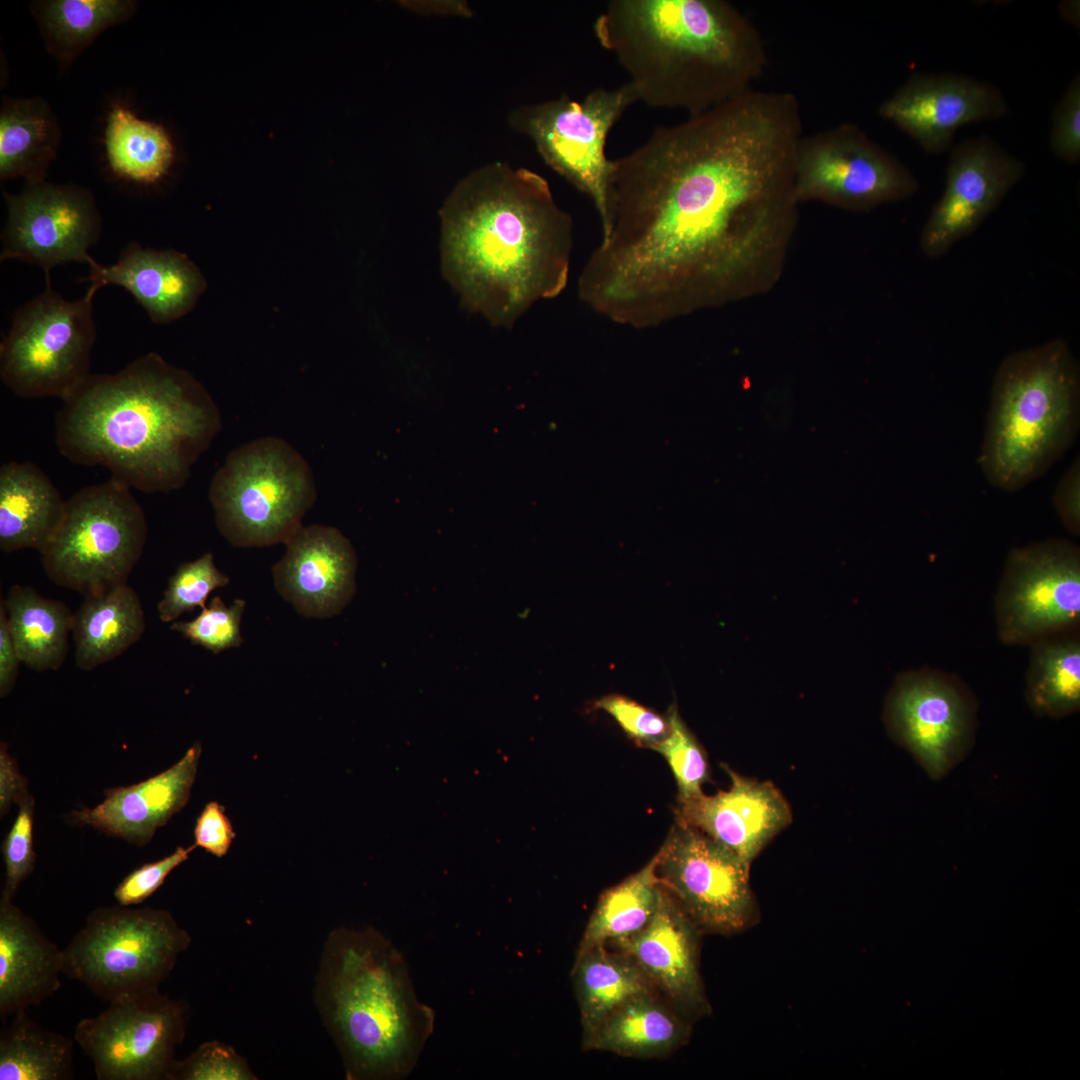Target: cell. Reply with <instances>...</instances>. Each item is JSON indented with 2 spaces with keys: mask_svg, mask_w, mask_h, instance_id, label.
<instances>
[{
  "mask_svg": "<svg viewBox=\"0 0 1080 1080\" xmlns=\"http://www.w3.org/2000/svg\"><path fill=\"white\" fill-rule=\"evenodd\" d=\"M994 617L997 637L1008 646L1079 629V546L1048 538L1012 548L995 593Z\"/></svg>",
  "mask_w": 1080,
  "mask_h": 1080,
  "instance_id": "12",
  "label": "cell"
},
{
  "mask_svg": "<svg viewBox=\"0 0 1080 1080\" xmlns=\"http://www.w3.org/2000/svg\"><path fill=\"white\" fill-rule=\"evenodd\" d=\"M701 935L662 886L660 903L651 922L637 934L610 944L628 955L654 989L692 1021L711 1012L700 973Z\"/></svg>",
  "mask_w": 1080,
  "mask_h": 1080,
  "instance_id": "20",
  "label": "cell"
},
{
  "mask_svg": "<svg viewBox=\"0 0 1080 1080\" xmlns=\"http://www.w3.org/2000/svg\"><path fill=\"white\" fill-rule=\"evenodd\" d=\"M1007 113V101L998 87L950 72L914 73L878 107L880 117L933 155L951 148L960 127Z\"/></svg>",
  "mask_w": 1080,
  "mask_h": 1080,
  "instance_id": "19",
  "label": "cell"
},
{
  "mask_svg": "<svg viewBox=\"0 0 1080 1080\" xmlns=\"http://www.w3.org/2000/svg\"><path fill=\"white\" fill-rule=\"evenodd\" d=\"M2 601L21 662L38 672L58 670L66 660L73 630L69 607L21 585L11 586Z\"/></svg>",
  "mask_w": 1080,
  "mask_h": 1080,
  "instance_id": "30",
  "label": "cell"
},
{
  "mask_svg": "<svg viewBox=\"0 0 1080 1080\" xmlns=\"http://www.w3.org/2000/svg\"><path fill=\"white\" fill-rule=\"evenodd\" d=\"M87 292L94 295L104 286L128 291L155 324H166L189 313L205 292L207 282L197 265L184 253L157 250L131 242L114 264L89 262Z\"/></svg>",
  "mask_w": 1080,
  "mask_h": 1080,
  "instance_id": "23",
  "label": "cell"
},
{
  "mask_svg": "<svg viewBox=\"0 0 1080 1080\" xmlns=\"http://www.w3.org/2000/svg\"><path fill=\"white\" fill-rule=\"evenodd\" d=\"M593 31L638 101L689 115L749 91L766 64L756 28L723 0H611Z\"/></svg>",
  "mask_w": 1080,
  "mask_h": 1080,
  "instance_id": "4",
  "label": "cell"
},
{
  "mask_svg": "<svg viewBox=\"0 0 1080 1080\" xmlns=\"http://www.w3.org/2000/svg\"><path fill=\"white\" fill-rule=\"evenodd\" d=\"M439 217L442 273L492 325L512 327L567 286L572 219L538 173L485 164L455 185Z\"/></svg>",
  "mask_w": 1080,
  "mask_h": 1080,
  "instance_id": "2",
  "label": "cell"
},
{
  "mask_svg": "<svg viewBox=\"0 0 1080 1080\" xmlns=\"http://www.w3.org/2000/svg\"><path fill=\"white\" fill-rule=\"evenodd\" d=\"M656 875L703 933L731 936L759 919L750 864L677 819L656 853Z\"/></svg>",
  "mask_w": 1080,
  "mask_h": 1080,
  "instance_id": "14",
  "label": "cell"
},
{
  "mask_svg": "<svg viewBox=\"0 0 1080 1080\" xmlns=\"http://www.w3.org/2000/svg\"><path fill=\"white\" fill-rule=\"evenodd\" d=\"M1025 698L1039 717L1054 719L1080 708L1079 629L1041 638L1029 645Z\"/></svg>",
  "mask_w": 1080,
  "mask_h": 1080,
  "instance_id": "32",
  "label": "cell"
},
{
  "mask_svg": "<svg viewBox=\"0 0 1080 1080\" xmlns=\"http://www.w3.org/2000/svg\"><path fill=\"white\" fill-rule=\"evenodd\" d=\"M571 977L580 1012L582 1045L627 1000L656 991L628 955L608 949L607 944L576 952Z\"/></svg>",
  "mask_w": 1080,
  "mask_h": 1080,
  "instance_id": "29",
  "label": "cell"
},
{
  "mask_svg": "<svg viewBox=\"0 0 1080 1080\" xmlns=\"http://www.w3.org/2000/svg\"><path fill=\"white\" fill-rule=\"evenodd\" d=\"M60 128L41 98L5 99L0 112V178L44 181L57 154Z\"/></svg>",
  "mask_w": 1080,
  "mask_h": 1080,
  "instance_id": "31",
  "label": "cell"
},
{
  "mask_svg": "<svg viewBox=\"0 0 1080 1080\" xmlns=\"http://www.w3.org/2000/svg\"><path fill=\"white\" fill-rule=\"evenodd\" d=\"M245 605L244 600L235 599L227 606L221 597L215 596L196 618L174 622L170 629L192 644L218 654L242 644L240 625Z\"/></svg>",
  "mask_w": 1080,
  "mask_h": 1080,
  "instance_id": "39",
  "label": "cell"
},
{
  "mask_svg": "<svg viewBox=\"0 0 1080 1080\" xmlns=\"http://www.w3.org/2000/svg\"><path fill=\"white\" fill-rule=\"evenodd\" d=\"M94 295L67 300L51 282L16 309L0 344V378L26 399L69 398L89 377Z\"/></svg>",
  "mask_w": 1080,
  "mask_h": 1080,
  "instance_id": "10",
  "label": "cell"
},
{
  "mask_svg": "<svg viewBox=\"0 0 1080 1080\" xmlns=\"http://www.w3.org/2000/svg\"><path fill=\"white\" fill-rule=\"evenodd\" d=\"M690 1023L657 991L645 992L615 1009L582 1046L623 1057L665 1058L688 1041Z\"/></svg>",
  "mask_w": 1080,
  "mask_h": 1080,
  "instance_id": "26",
  "label": "cell"
},
{
  "mask_svg": "<svg viewBox=\"0 0 1080 1080\" xmlns=\"http://www.w3.org/2000/svg\"><path fill=\"white\" fill-rule=\"evenodd\" d=\"M1024 174V163L988 136L957 144L950 154L943 194L922 228V252L941 257L971 235Z\"/></svg>",
  "mask_w": 1080,
  "mask_h": 1080,
  "instance_id": "18",
  "label": "cell"
},
{
  "mask_svg": "<svg viewBox=\"0 0 1080 1080\" xmlns=\"http://www.w3.org/2000/svg\"><path fill=\"white\" fill-rule=\"evenodd\" d=\"M135 3L123 0H51L39 21L54 54L69 63L105 29L127 19Z\"/></svg>",
  "mask_w": 1080,
  "mask_h": 1080,
  "instance_id": "36",
  "label": "cell"
},
{
  "mask_svg": "<svg viewBox=\"0 0 1080 1080\" xmlns=\"http://www.w3.org/2000/svg\"><path fill=\"white\" fill-rule=\"evenodd\" d=\"M62 402L60 453L74 464L103 466L144 493L181 488L222 425L206 388L156 352L115 373H91Z\"/></svg>",
  "mask_w": 1080,
  "mask_h": 1080,
  "instance_id": "3",
  "label": "cell"
},
{
  "mask_svg": "<svg viewBox=\"0 0 1080 1080\" xmlns=\"http://www.w3.org/2000/svg\"><path fill=\"white\" fill-rule=\"evenodd\" d=\"M27 779L20 773L17 761L9 754L6 743L0 745V812L7 813L27 794Z\"/></svg>",
  "mask_w": 1080,
  "mask_h": 1080,
  "instance_id": "47",
  "label": "cell"
},
{
  "mask_svg": "<svg viewBox=\"0 0 1080 1080\" xmlns=\"http://www.w3.org/2000/svg\"><path fill=\"white\" fill-rule=\"evenodd\" d=\"M191 941L168 910L98 907L63 949L62 974L110 1001L158 988Z\"/></svg>",
  "mask_w": 1080,
  "mask_h": 1080,
  "instance_id": "9",
  "label": "cell"
},
{
  "mask_svg": "<svg viewBox=\"0 0 1080 1080\" xmlns=\"http://www.w3.org/2000/svg\"><path fill=\"white\" fill-rule=\"evenodd\" d=\"M7 220L1 233L0 260L39 266L50 271L62 264L93 259L89 250L101 234L94 197L85 188L44 181L26 182L18 194L4 192Z\"/></svg>",
  "mask_w": 1080,
  "mask_h": 1080,
  "instance_id": "17",
  "label": "cell"
},
{
  "mask_svg": "<svg viewBox=\"0 0 1080 1080\" xmlns=\"http://www.w3.org/2000/svg\"><path fill=\"white\" fill-rule=\"evenodd\" d=\"M1050 148L1069 165L1080 160V77L1069 82L1052 112Z\"/></svg>",
  "mask_w": 1080,
  "mask_h": 1080,
  "instance_id": "43",
  "label": "cell"
},
{
  "mask_svg": "<svg viewBox=\"0 0 1080 1080\" xmlns=\"http://www.w3.org/2000/svg\"><path fill=\"white\" fill-rule=\"evenodd\" d=\"M148 525L130 488L110 478L81 488L65 501L63 517L40 552L57 586L97 595L127 583L140 560Z\"/></svg>",
  "mask_w": 1080,
  "mask_h": 1080,
  "instance_id": "8",
  "label": "cell"
},
{
  "mask_svg": "<svg viewBox=\"0 0 1080 1080\" xmlns=\"http://www.w3.org/2000/svg\"><path fill=\"white\" fill-rule=\"evenodd\" d=\"M314 1002L348 1080H398L415 1068L435 1012L416 996L397 947L373 927H339L324 941Z\"/></svg>",
  "mask_w": 1080,
  "mask_h": 1080,
  "instance_id": "5",
  "label": "cell"
},
{
  "mask_svg": "<svg viewBox=\"0 0 1080 1080\" xmlns=\"http://www.w3.org/2000/svg\"><path fill=\"white\" fill-rule=\"evenodd\" d=\"M65 501L50 478L32 462L0 467V549L41 552L55 533Z\"/></svg>",
  "mask_w": 1080,
  "mask_h": 1080,
  "instance_id": "27",
  "label": "cell"
},
{
  "mask_svg": "<svg viewBox=\"0 0 1080 1080\" xmlns=\"http://www.w3.org/2000/svg\"><path fill=\"white\" fill-rule=\"evenodd\" d=\"M0 1034V1080L73 1078V1040L42 1027L21 1010Z\"/></svg>",
  "mask_w": 1080,
  "mask_h": 1080,
  "instance_id": "34",
  "label": "cell"
},
{
  "mask_svg": "<svg viewBox=\"0 0 1080 1080\" xmlns=\"http://www.w3.org/2000/svg\"><path fill=\"white\" fill-rule=\"evenodd\" d=\"M201 752V744L195 743L165 771L137 784L106 789L101 803L73 810L68 822L145 846L187 804Z\"/></svg>",
  "mask_w": 1080,
  "mask_h": 1080,
  "instance_id": "24",
  "label": "cell"
},
{
  "mask_svg": "<svg viewBox=\"0 0 1080 1080\" xmlns=\"http://www.w3.org/2000/svg\"><path fill=\"white\" fill-rule=\"evenodd\" d=\"M1053 507L1067 531L1080 535V463L1077 457L1058 481L1052 496Z\"/></svg>",
  "mask_w": 1080,
  "mask_h": 1080,
  "instance_id": "46",
  "label": "cell"
},
{
  "mask_svg": "<svg viewBox=\"0 0 1080 1080\" xmlns=\"http://www.w3.org/2000/svg\"><path fill=\"white\" fill-rule=\"evenodd\" d=\"M977 701L956 675L928 666L899 674L885 722L931 779L945 777L973 745Z\"/></svg>",
  "mask_w": 1080,
  "mask_h": 1080,
  "instance_id": "16",
  "label": "cell"
},
{
  "mask_svg": "<svg viewBox=\"0 0 1080 1080\" xmlns=\"http://www.w3.org/2000/svg\"><path fill=\"white\" fill-rule=\"evenodd\" d=\"M195 846H179L168 856L146 863L129 873L115 888L114 897L119 905L134 906L154 894L168 875L185 862Z\"/></svg>",
  "mask_w": 1080,
  "mask_h": 1080,
  "instance_id": "44",
  "label": "cell"
},
{
  "mask_svg": "<svg viewBox=\"0 0 1080 1080\" xmlns=\"http://www.w3.org/2000/svg\"><path fill=\"white\" fill-rule=\"evenodd\" d=\"M229 581V577L216 567L212 553L182 563L169 578L157 604L159 619L164 623L172 622L183 613L206 607L210 593Z\"/></svg>",
  "mask_w": 1080,
  "mask_h": 1080,
  "instance_id": "37",
  "label": "cell"
},
{
  "mask_svg": "<svg viewBox=\"0 0 1080 1080\" xmlns=\"http://www.w3.org/2000/svg\"><path fill=\"white\" fill-rule=\"evenodd\" d=\"M666 717L669 732L650 749L666 759L678 786L679 802H685L703 793L701 787L709 777L708 762L703 749L682 721L675 705L669 708Z\"/></svg>",
  "mask_w": 1080,
  "mask_h": 1080,
  "instance_id": "38",
  "label": "cell"
},
{
  "mask_svg": "<svg viewBox=\"0 0 1080 1080\" xmlns=\"http://www.w3.org/2000/svg\"><path fill=\"white\" fill-rule=\"evenodd\" d=\"M187 1015L185 1004L159 988L128 993L110 1000L99 1015L81 1019L74 1040L99 1080H169Z\"/></svg>",
  "mask_w": 1080,
  "mask_h": 1080,
  "instance_id": "13",
  "label": "cell"
},
{
  "mask_svg": "<svg viewBox=\"0 0 1080 1080\" xmlns=\"http://www.w3.org/2000/svg\"><path fill=\"white\" fill-rule=\"evenodd\" d=\"M912 172L855 124L802 136L795 156L796 199L817 198L853 209L911 197Z\"/></svg>",
  "mask_w": 1080,
  "mask_h": 1080,
  "instance_id": "15",
  "label": "cell"
},
{
  "mask_svg": "<svg viewBox=\"0 0 1080 1080\" xmlns=\"http://www.w3.org/2000/svg\"><path fill=\"white\" fill-rule=\"evenodd\" d=\"M234 837L223 806L216 801L209 802L196 820L193 845L221 858L227 854Z\"/></svg>",
  "mask_w": 1080,
  "mask_h": 1080,
  "instance_id": "45",
  "label": "cell"
},
{
  "mask_svg": "<svg viewBox=\"0 0 1080 1080\" xmlns=\"http://www.w3.org/2000/svg\"><path fill=\"white\" fill-rule=\"evenodd\" d=\"M637 100L628 82L597 88L577 100L559 98L521 105L508 115L509 126L527 136L540 157L593 203L601 230L608 223L611 160L605 153L612 127Z\"/></svg>",
  "mask_w": 1080,
  "mask_h": 1080,
  "instance_id": "11",
  "label": "cell"
},
{
  "mask_svg": "<svg viewBox=\"0 0 1080 1080\" xmlns=\"http://www.w3.org/2000/svg\"><path fill=\"white\" fill-rule=\"evenodd\" d=\"M63 949L13 900L0 899V1015L39 1005L61 987Z\"/></svg>",
  "mask_w": 1080,
  "mask_h": 1080,
  "instance_id": "25",
  "label": "cell"
},
{
  "mask_svg": "<svg viewBox=\"0 0 1080 1080\" xmlns=\"http://www.w3.org/2000/svg\"><path fill=\"white\" fill-rule=\"evenodd\" d=\"M728 790L679 802L678 818L747 863L792 821L788 802L772 782L750 779L725 767Z\"/></svg>",
  "mask_w": 1080,
  "mask_h": 1080,
  "instance_id": "22",
  "label": "cell"
},
{
  "mask_svg": "<svg viewBox=\"0 0 1080 1080\" xmlns=\"http://www.w3.org/2000/svg\"><path fill=\"white\" fill-rule=\"evenodd\" d=\"M796 97L749 90L611 160L609 216L578 295L632 328L724 295L743 244L789 211L802 137Z\"/></svg>",
  "mask_w": 1080,
  "mask_h": 1080,
  "instance_id": "1",
  "label": "cell"
},
{
  "mask_svg": "<svg viewBox=\"0 0 1080 1080\" xmlns=\"http://www.w3.org/2000/svg\"><path fill=\"white\" fill-rule=\"evenodd\" d=\"M145 629L141 600L127 583L86 596L73 619L76 667L91 671L113 660L138 642Z\"/></svg>",
  "mask_w": 1080,
  "mask_h": 1080,
  "instance_id": "28",
  "label": "cell"
},
{
  "mask_svg": "<svg viewBox=\"0 0 1080 1080\" xmlns=\"http://www.w3.org/2000/svg\"><path fill=\"white\" fill-rule=\"evenodd\" d=\"M105 149L115 175L143 185L159 182L175 159L174 144L163 126L119 104L107 117Z\"/></svg>",
  "mask_w": 1080,
  "mask_h": 1080,
  "instance_id": "33",
  "label": "cell"
},
{
  "mask_svg": "<svg viewBox=\"0 0 1080 1080\" xmlns=\"http://www.w3.org/2000/svg\"><path fill=\"white\" fill-rule=\"evenodd\" d=\"M17 816L2 842L5 883L1 898L13 900L20 884L34 870V798L28 793L19 803Z\"/></svg>",
  "mask_w": 1080,
  "mask_h": 1080,
  "instance_id": "41",
  "label": "cell"
},
{
  "mask_svg": "<svg viewBox=\"0 0 1080 1080\" xmlns=\"http://www.w3.org/2000/svg\"><path fill=\"white\" fill-rule=\"evenodd\" d=\"M1079 424L1080 368L1068 343L1015 351L993 379L980 468L994 487L1018 491L1063 456Z\"/></svg>",
  "mask_w": 1080,
  "mask_h": 1080,
  "instance_id": "6",
  "label": "cell"
},
{
  "mask_svg": "<svg viewBox=\"0 0 1080 1080\" xmlns=\"http://www.w3.org/2000/svg\"><path fill=\"white\" fill-rule=\"evenodd\" d=\"M284 544L273 566L278 593L308 618L341 612L355 592L357 559L350 541L336 528L301 526Z\"/></svg>",
  "mask_w": 1080,
  "mask_h": 1080,
  "instance_id": "21",
  "label": "cell"
},
{
  "mask_svg": "<svg viewBox=\"0 0 1080 1080\" xmlns=\"http://www.w3.org/2000/svg\"><path fill=\"white\" fill-rule=\"evenodd\" d=\"M1058 7L1059 14L1065 21L1079 26V1H1062Z\"/></svg>",
  "mask_w": 1080,
  "mask_h": 1080,
  "instance_id": "49",
  "label": "cell"
},
{
  "mask_svg": "<svg viewBox=\"0 0 1080 1080\" xmlns=\"http://www.w3.org/2000/svg\"><path fill=\"white\" fill-rule=\"evenodd\" d=\"M246 1059L232 1046L212 1040L175 1061L169 1080H256Z\"/></svg>",
  "mask_w": 1080,
  "mask_h": 1080,
  "instance_id": "40",
  "label": "cell"
},
{
  "mask_svg": "<svg viewBox=\"0 0 1080 1080\" xmlns=\"http://www.w3.org/2000/svg\"><path fill=\"white\" fill-rule=\"evenodd\" d=\"M21 660L13 642L6 609L0 601V697L5 698L13 690Z\"/></svg>",
  "mask_w": 1080,
  "mask_h": 1080,
  "instance_id": "48",
  "label": "cell"
},
{
  "mask_svg": "<svg viewBox=\"0 0 1080 1080\" xmlns=\"http://www.w3.org/2000/svg\"><path fill=\"white\" fill-rule=\"evenodd\" d=\"M316 495L308 462L272 436L232 450L209 487L217 528L236 547L285 543L302 526Z\"/></svg>",
  "mask_w": 1080,
  "mask_h": 1080,
  "instance_id": "7",
  "label": "cell"
},
{
  "mask_svg": "<svg viewBox=\"0 0 1080 1080\" xmlns=\"http://www.w3.org/2000/svg\"><path fill=\"white\" fill-rule=\"evenodd\" d=\"M594 707L611 715L623 731L641 746L651 748L669 732L667 717L626 696H604L595 702Z\"/></svg>",
  "mask_w": 1080,
  "mask_h": 1080,
  "instance_id": "42",
  "label": "cell"
},
{
  "mask_svg": "<svg viewBox=\"0 0 1080 1080\" xmlns=\"http://www.w3.org/2000/svg\"><path fill=\"white\" fill-rule=\"evenodd\" d=\"M656 861L655 854L641 870L601 894L577 952L633 936L651 922L662 893Z\"/></svg>",
  "mask_w": 1080,
  "mask_h": 1080,
  "instance_id": "35",
  "label": "cell"
}]
</instances>
